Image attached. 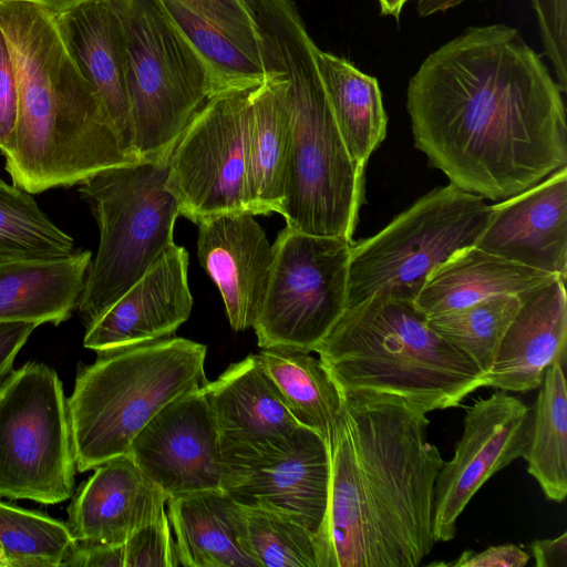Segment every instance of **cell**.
I'll use <instances>...</instances> for the list:
<instances>
[{
  "instance_id": "6da1fadb",
  "label": "cell",
  "mask_w": 567,
  "mask_h": 567,
  "mask_svg": "<svg viewBox=\"0 0 567 567\" xmlns=\"http://www.w3.org/2000/svg\"><path fill=\"white\" fill-rule=\"evenodd\" d=\"M563 94L515 28H467L409 82L414 145L454 186L506 199L567 166Z\"/></svg>"
},
{
  "instance_id": "7a4b0ae2",
  "label": "cell",
  "mask_w": 567,
  "mask_h": 567,
  "mask_svg": "<svg viewBox=\"0 0 567 567\" xmlns=\"http://www.w3.org/2000/svg\"><path fill=\"white\" fill-rule=\"evenodd\" d=\"M341 396L320 567H416L436 543L434 485L444 463L427 441V413L390 394Z\"/></svg>"
},
{
  "instance_id": "3957f363",
  "label": "cell",
  "mask_w": 567,
  "mask_h": 567,
  "mask_svg": "<svg viewBox=\"0 0 567 567\" xmlns=\"http://www.w3.org/2000/svg\"><path fill=\"white\" fill-rule=\"evenodd\" d=\"M18 114L3 155L12 183L30 194L81 185L138 162L61 35L56 16L30 2H0Z\"/></svg>"
},
{
  "instance_id": "277c9868",
  "label": "cell",
  "mask_w": 567,
  "mask_h": 567,
  "mask_svg": "<svg viewBox=\"0 0 567 567\" xmlns=\"http://www.w3.org/2000/svg\"><path fill=\"white\" fill-rule=\"evenodd\" d=\"M256 22L267 74L281 71L289 113L284 200L286 227L353 243L364 203V167L342 140L309 35L291 0H246Z\"/></svg>"
},
{
  "instance_id": "5b68a950",
  "label": "cell",
  "mask_w": 567,
  "mask_h": 567,
  "mask_svg": "<svg viewBox=\"0 0 567 567\" xmlns=\"http://www.w3.org/2000/svg\"><path fill=\"white\" fill-rule=\"evenodd\" d=\"M315 352L340 393L399 396L425 413L462 405L485 373L413 301L374 293L347 307Z\"/></svg>"
},
{
  "instance_id": "8992f818",
  "label": "cell",
  "mask_w": 567,
  "mask_h": 567,
  "mask_svg": "<svg viewBox=\"0 0 567 567\" xmlns=\"http://www.w3.org/2000/svg\"><path fill=\"white\" fill-rule=\"evenodd\" d=\"M206 353L205 344L176 337L99 353L68 399L76 470L127 454L162 408L205 385Z\"/></svg>"
},
{
  "instance_id": "52a82bcc",
  "label": "cell",
  "mask_w": 567,
  "mask_h": 567,
  "mask_svg": "<svg viewBox=\"0 0 567 567\" xmlns=\"http://www.w3.org/2000/svg\"><path fill=\"white\" fill-rule=\"evenodd\" d=\"M168 162L138 161L102 171L79 185L100 240L78 310L90 326L174 243L179 204L166 187Z\"/></svg>"
},
{
  "instance_id": "ba28073f",
  "label": "cell",
  "mask_w": 567,
  "mask_h": 567,
  "mask_svg": "<svg viewBox=\"0 0 567 567\" xmlns=\"http://www.w3.org/2000/svg\"><path fill=\"white\" fill-rule=\"evenodd\" d=\"M123 27L131 150L168 162L195 115L213 96L207 69L155 0H111Z\"/></svg>"
},
{
  "instance_id": "9c48e42d",
  "label": "cell",
  "mask_w": 567,
  "mask_h": 567,
  "mask_svg": "<svg viewBox=\"0 0 567 567\" xmlns=\"http://www.w3.org/2000/svg\"><path fill=\"white\" fill-rule=\"evenodd\" d=\"M491 212L484 198L451 183L423 195L379 233L352 243L346 308L378 292L414 302L439 265L476 244Z\"/></svg>"
},
{
  "instance_id": "30bf717a",
  "label": "cell",
  "mask_w": 567,
  "mask_h": 567,
  "mask_svg": "<svg viewBox=\"0 0 567 567\" xmlns=\"http://www.w3.org/2000/svg\"><path fill=\"white\" fill-rule=\"evenodd\" d=\"M75 460L62 382L27 363L0 382V497L58 504L72 496Z\"/></svg>"
},
{
  "instance_id": "8fae6325",
  "label": "cell",
  "mask_w": 567,
  "mask_h": 567,
  "mask_svg": "<svg viewBox=\"0 0 567 567\" xmlns=\"http://www.w3.org/2000/svg\"><path fill=\"white\" fill-rule=\"evenodd\" d=\"M351 245L288 227L278 234L267 291L252 326L261 349L315 351L346 309Z\"/></svg>"
},
{
  "instance_id": "7c38bea8",
  "label": "cell",
  "mask_w": 567,
  "mask_h": 567,
  "mask_svg": "<svg viewBox=\"0 0 567 567\" xmlns=\"http://www.w3.org/2000/svg\"><path fill=\"white\" fill-rule=\"evenodd\" d=\"M250 91L212 96L186 127L168 158L166 187L181 215L200 219L247 210V135Z\"/></svg>"
},
{
  "instance_id": "4fadbf2b",
  "label": "cell",
  "mask_w": 567,
  "mask_h": 567,
  "mask_svg": "<svg viewBox=\"0 0 567 567\" xmlns=\"http://www.w3.org/2000/svg\"><path fill=\"white\" fill-rule=\"evenodd\" d=\"M530 420L532 409L503 390L480 398L466 409L454 455L444 461L434 485L436 542L452 540L457 518L475 493L495 473L524 457Z\"/></svg>"
},
{
  "instance_id": "5bb4252c",
  "label": "cell",
  "mask_w": 567,
  "mask_h": 567,
  "mask_svg": "<svg viewBox=\"0 0 567 567\" xmlns=\"http://www.w3.org/2000/svg\"><path fill=\"white\" fill-rule=\"evenodd\" d=\"M202 392L213 415L225 465L235 474L284 453L301 426L266 371L259 354L230 364Z\"/></svg>"
},
{
  "instance_id": "9a60e30c",
  "label": "cell",
  "mask_w": 567,
  "mask_h": 567,
  "mask_svg": "<svg viewBox=\"0 0 567 567\" xmlns=\"http://www.w3.org/2000/svg\"><path fill=\"white\" fill-rule=\"evenodd\" d=\"M127 453L167 499L223 488L225 465L218 433L202 388L162 408L134 437Z\"/></svg>"
},
{
  "instance_id": "2e32d148",
  "label": "cell",
  "mask_w": 567,
  "mask_h": 567,
  "mask_svg": "<svg viewBox=\"0 0 567 567\" xmlns=\"http://www.w3.org/2000/svg\"><path fill=\"white\" fill-rule=\"evenodd\" d=\"M155 1L203 60L213 96L265 81L259 33L246 0Z\"/></svg>"
},
{
  "instance_id": "e0dca14e",
  "label": "cell",
  "mask_w": 567,
  "mask_h": 567,
  "mask_svg": "<svg viewBox=\"0 0 567 567\" xmlns=\"http://www.w3.org/2000/svg\"><path fill=\"white\" fill-rule=\"evenodd\" d=\"M192 307L188 252L174 244L86 327L83 344L104 353L168 338L189 318Z\"/></svg>"
},
{
  "instance_id": "ac0fdd59",
  "label": "cell",
  "mask_w": 567,
  "mask_h": 567,
  "mask_svg": "<svg viewBox=\"0 0 567 567\" xmlns=\"http://www.w3.org/2000/svg\"><path fill=\"white\" fill-rule=\"evenodd\" d=\"M475 246L566 280L567 166L492 205Z\"/></svg>"
},
{
  "instance_id": "d6986e66",
  "label": "cell",
  "mask_w": 567,
  "mask_h": 567,
  "mask_svg": "<svg viewBox=\"0 0 567 567\" xmlns=\"http://www.w3.org/2000/svg\"><path fill=\"white\" fill-rule=\"evenodd\" d=\"M197 225L198 259L221 295L230 327H252L272 269V245L246 210L209 216Z\"/></svg>"
},
{
  "instance_id": "ffe728a7",
  "label": "cell",
  "mask_w": 567,
  "mask_h": 567,
  "mask_svg": "<svg viewBox=\"0 0 567 567\" xmlns=\"http://www.w3.org/2000/svg\"><path fill=\"white\" fill-rule=\"evenodd\" d=\"M329 483L327 443L300 426L284 453L233 475L224 489L241 506L284 514L317 535L327 512Z\"/></svg>"
},
{
  "instance_id": "44dd1931",
  "label": "cell",
  "mask_w": 567,
  "mask_h": 567,
  "mask_svg": "<svg viewBox=\"0 0 567 567\" xmlns=\"http://www.w3.org/2000/svg\"><path fill=\"white\" fill-rule=\"evenodd\" d=\"M94 470L68 508L75 542L124 545L165 513L167 496L128 453Z\"/></svg>"
},
{
  "instance_id": "7402d4cb",
  "label": "cell",
  "mask_w": 567,
  "mask_h": 567,
  "mask_svg": "<svg viewBox=\"0 0 567 567\" xmlns=\"http://www.w3.org/2000/svg\"><path fill=\"white\" fill-rule=\"evenodd\" d=\"M555 277L520 296V306L505 331L484 385L525 393L540 386L546 370L565 361L567 295Z\"/></svg>"
},
{
  "instance_id": "603a6c76",
  "label": "cell",
  "mask_w": 567,
  "mask_h": 567,
  "mask_svg": "<svg viewBox=\"0 0 567 567\" xmlns=\"http://www.w3.org/2000/svg\"><path fill=\"white\" fill-rule=\"evenodd\" d=\"M56 21L70 54L131 150L125 39L111 0H87Z\"/></svg>"
},
{
  "instance_id": "cb8c5ba5",
  "label": "cell",
  "mask_w": 567,
  "mask_h": 567,
  "mask_svg": "<svg viewBox=\"0 0 567 567\" xmlns=\"http://www.w3.org/2000/svg\"><path fill=\"white\" fill-rule=\"evenodd\" d=\"M167 501L181 566L260 567L249 543L244 507L225 489L197 491Z\"/></svg>"
},
{
  "instance_id": "d4e9b609",
  "label": "cell",
  "mask_w": 567,
  "mask_h": 567,
  "mask_svg": "<svg viewBox=\"0 0 567 567\" xmlns=\"http://www.w3.org/2000/svg\"><path fill=\"white\" fill-rule=\"evenodd\" d=\"M556 275L526 267L477 246L455 251L426 278L414 299L425 316L462 309L502 295L523 296Z\"/></svg>"
},
{
  "instance_id": "484cf974",
  "label": "cell",
  "mask_w": 567,
  "mask_h": 567,
  "mask_svg": "<svg viewBox=\"0 0 567 567\" xmlns=\"http://www.w3.org/2000/svg\"><path fill=\"white\" fill-rule=\"evenodd\" d=\"M92 252L0 264V322L54 326L69 319L83 291Z\"/></svg>"
},
{
  "instance_id": "4316f807",
  "label": "cell",
  "mask_w": 567,
  "mask_h": 567,
  "mask_svg": "<svg viewBox=\"0 0 567 567\" xmlns=\"http://www.w3.org/2000/svg\"><path fill=\"white\" fill-rule=\"evenodd\" d=\"M272 72L249 96L246 203L254 216L278 213L284 200L289 113L285 75Z\"/></svg>"
},
{
  "instance_id": "83f0119b",
  "label": "cell",
  "mask_w": 567,
  "mask_h": 567,
  "mask_svg": "<svg viewBox=\"0 0 567 567\" xmlns=\"http://www.w3.org/2000/svg\"><path fill=\"white\" fill-rule=\"evenodd\" d=\"M316 60L347 150L365 167L386 135L388 116L378 80L350 61L320 49Z\"/></svg>"
},
{
  "instance_id": "f1b7e54d",
  "label": "cell",
  "mask_w": 567,
  "mask_h": 567,
  "mask_svg": "<svg viewBox=\"0 0 567 567\" xmlns=\"http://www.w3.org/2000/svg\"><path fill=\"white\" fill-rule=\"evenodd\" d=\"M532 408L529 441L524 458L527 472L547 499L561 503L567 495V383L565 361L545 372Z\"/></svg>"
},
{
  "instance_id": "f546056e",
  "label": "cell",
  "mask_w": 567,
  "mask_h": 567,
  "mask_svg": "<svg viewBox=\"0 0 567 567\" xmlns=\"http://www.w3.org/2000/svg\"><path fill=\"white\" fill-rule=\"evenodd\" d=\"M258 354L293 419L328 445L342 396L320 359L303 352L266 349Z\"/></svg>"
},
{
  "instance_id": "4dcf8cb0",
  "label": "cell",
  "mask_w": 567,
  "mask_h": 567,
  "mask_svg": "<svg viewBox=\"0 0 567 567\" xmlns=\"http://www.w3.org/2000/svg\"><path fill=\"white\" fill-rule=\"evenodd\" d=\"M74 250L73 238L40 209L32 194L0 178V264L64 258Z\"/></svg>"
},
{
  "instance_id": "1f68e13d",
  "label": "cell",
  "mask_w": 567,
  "mask_h": 567,
  "mask_svg": "<svg viewBox=\"0 0 567 567\" xmlns=\"http://www.w3.org/2000/svg\"><path fill=\"white\" fill-rule=\"evenodd\" d=\"M0 547L9 567H62L75 539L66 523L0 501Z\"/></svg>"
},
{
  "instance_id": "d6a6232c",
  "label": "cell",
  "mask_w": 567,
  "mask_h": 567,
  "mask_svg": "<svg viewBox=\"0 0 567 567\" xmlns=\"http://www.w3.org/2000/svg\"><path fill=\"white\" fill-rule=\"evenodd\" d=\"M519 306L518 296L502 295L462 309L426 316V319L440 336L466 353L486 374Z\"/></svg>"
},
{
  "instance_id": "836d02e7",
  "label": "cell",
  "mask_w": 567,
  "mask_h": 567,
  "mask_svg": "<svg viewBox=\"0 0 567 567\" xmlns=\"http://www.w3.org/2000/svg\"><path fill=\"white\" fill-rule=\"evenodd\" d=\"M243 507L260 567H320L317 535L309 528L274 511Z\"/></svg>"
},
{
  "instance_id": "e575fe53",
  "label": "cell",
  "mask_w": 567,
  "mask_h": 567,
  "mask_svg": "<svg viewBox=\"0 0 567 567\" xmlns=\"http://www.w3.org/2000/svg\"><path fill=\"white\" fill-rule=\"evenodd\" d=\"M181 566L166 512L144 525L124 544V567Z\"/></svg>"
},
{
  "instance_id": "d590c367",
  "label": "cell",
  "mask_w": 567,
  "mask_h": 567,
  "mask_svg": "<svg viewBox=\"0 0 567 567\" xmlns=\"http://www.w3.org/2000/svg\"><path fill=\"white\" fill-rule=\"evenodd\" d=\"M556 82L567 92V0H530Z\"/></svg>"
},
{
  "instance_id": "8d00e7d4",
  "label": "cell",
  "mask_w": 567,
  "mask_h": 567,
  "mask_svg": "<svg viewBox=\"0 0 567 567\" xmlns=\"http://www.w3.org/2000/svg\"><path fill=\"white\" fill-rule=\"evenodd\" d=\"M18 114V87L8 44L0 30V152L11 145Z\"/></svg>"
},
{
  "instance_id": "74e56055",
  "label": "cell",
  "mask_w": 567,
  "mask_h": 567,
  "mask_svg": "<svg viewBox=\"0 0 567 567\" xmlns=\"http://www.w3.org/2000/svg\"><path fill=\"white\" fill-rule=\"evenodd\" d=\"M529 555L513 544L489 546L482 551L464 550L458 558L449 563H432L429 566L447 567H523Z\"/></svg>"
},
{
  "instance_id": "f35d334b",
  "label": "cell",
  "mask_w": 567,
  "mask_h": 567,
  "mask_svg": "<svg viewBox=\"0 0 567 567\" xmlns=\"http://www.w3.org/2000/svg\"><path fill=\"white\" fill-rule=\"evenodd\" d=\"M63 566L124 567V545L75 542V548Z\"/></svg>"
},
{
  "instance_id": "ab89813d",
  "label": "cell",
  "mask_w": 567,
  "mask_h": 567,
  "mask_svg": "<svg viewBox=\"0 0 567 567\" xmlns=\"http://www.w3.org/2000/svg\"><path fill=\"white\" fill-rule=\"evenodd\" d=\"M37 327L25 322H0V382L12 370L16 357Z\"/></svg>"
},
{
  "instance_id": "60d3db41",
  "label": "cell",
  "mask_w": 567,
  "mask_h": 567,
  "mask_svg": "<svg viewBox=\"0 0 567 567\" xmlns=\"http://www.w3.org/2000/svg\"><path fill=\"white\" fill-rule=\"evenodd\" d=\"M537 567H567V533L529 544Z\"/></svg>"
},
{
  "instance_id": "b9f144b4",
  "label": "cell",
  "mask_w": 567,
  "mask_h": 567,
  "mask_svg": "<svg viewBox=\"0 0 567 567\" xmlns=\"http://www.w3.org/2000/svg\"><path fill=\"white\" fill-rule=\"evenodd\" d=\"M10 1H22V2H30L34 3L37 6H40L41 8L50 11L51 13L55 16H60L72 8L76 7L78 4L85 2L87 0H0V2H10Z\"/></svg>"
},
{
  "instance_id": "7bdbcfd3",
  "label": "cell",
  "mask_w": 567,
  "mask_h": 567,
  "mask_svg": "<svg viewBox=\"0 0 567 567\" xmlns=\"http://www.w3.org/2000/svg\"><path fill=\"white\" fill-rule=\"evenodd\" d=\"M412 0H379L380 13L382 16H392L399 21L403 6Z\"/></svg>"
},
{
  "instance_id": "ee69618b",
  "label": "cell",
  "mask_w": 567,
  "mask_h": 567,
  "mask_svg": "<svg viewBox=\"0 0 567 567\" xmlns=\"http://www.w3.org/2000/svg\"><path fill=\"white\" fill-rule=\"evenodd\" d=\"M0 567H9L4 551L0 547Z\"/></svg>"
}]
</instances>
